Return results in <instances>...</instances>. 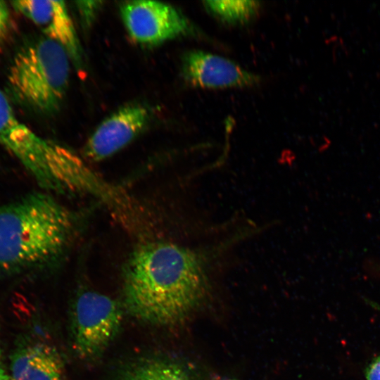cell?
<instances>
[{"mask_svg":"<svg viewBox=\"0 0 380 380\" xmlns=\"http://www.w3.org/2000/svg\"><path fill=\"white\" fill-rule=\"evenodd\" d=\"M208 259L201 249L171 241L139 245L123 270V309L152 326L182 324L209 296Z\"/></svg>","mask_w":380,"mask_h":380,"instance_id":"6da1fadb","label":"cell"},{"mask_svg":"<svg viewBox=\"0 0 380 380\" xmlns=\"http://www.w3.org/2000/svg\"><path fill=\"white\" fill-rule=\"evenodd\" d=\"M75 227L70 211L51 196L35 192L0 207V270L20 272L60 255Z\"/></svg>","mask_w":380,"mask_h":380,"instance_id":"7a4b0ae2","label":"cell"},{"mask_svg":"<svg viewBox=\"0 0 380 380\" xmlns=\"http://www.w3.org/2000/svg\"><path fill=\"white\" fill-rule=\"evenodd\" d=\"M70 56L56 42L43 36L23 46L8 72V86L21 103L46 115L57 113L69 87Z\"/></svg>","mask_w":380,"mask_h":380,"instance_id":"3957f363","label":"cell"},{"mask_svg":"<svg viewBox=\"0 0 380 380\" xmlns=\"http://www.w3.org/2000/svg\"><path fill=\"white\" fill-rule=\"evenodd\" d=\"M123 307L110 297L94 290L80 292L70 310L71 346L83 360L99 359L119 333Z\"/></svg>","mask_w":380,"mask_h":380,"instance_id":"277c9868","label":"cell"},{"mask_svg":"<svg viewBox=\"0 0 380 380\" xmlns=\"http://www.w3.org/2000/svg\"><path fill=\"white\" fill-rule=\"evenodd\" d=\"M0 146L10 151L42 186L56 185V142L45 139L16 116L0 90Z\"/></svg>","mask_w":380,"mask_h":380,"instance_id":"5b68a950","label":"cell"},{"mask_svg":"<svg viewBox=\"0 0 380 380\" xmlns=\"http://www.w3.org/2000/svg\"><path fill=\"white\" fill-rule=\"evenodd\" d=\"M120 13L130 38L143 46L161 44L191 31V24L182 13L162 1H125L120 6Z\"/></svg>","mask_w":380,"mask_h":380,"instance_id":"8992f818","label":"cell"},{"mask_svg":"<svg viewBox=\"0 0 380 380\" xmlns=\"http://www.w3.org/2000/svg\"><path fill=\"white\" fill-rule=\"evenodd\" d=\"M152 114L143 103H127L106 118L88 138L84 154L91 161L104 160L127 146L148 125Z\"/></svg>","mask_w":380,"mask_h":380,"instance_id":"52a82bcc","label":"cell"},{"mask_svg":"<svg viewBox=\"0 0 380 380\" xmlns=\"http://www.w3.org/2000/svg\"><path fill=\"white\" fill-rule=\"evenodd\" d=\"M182 69L184 78L195 87H248L260 81L259 76L236 63L201 50L187 51L182 58Z\"/></svg>","mask_w":380,"mask_h":380,"instance_id":"ba28073f","label":"cell"},{"mask_svg":"<svg viewBox=\"0 0 380 380\" xmlns=\"http://www.w3.org/2000/svg\"><path fill=\"white\" fill-rule=\"evenodd\" d=\"M11 4L40 28L44 36L63 47L72 63L82 68V45L65 1L23 0L12 1Z\"/></svg>","mask_w":380,"mask_h":380,"instance_id":"9c48e42d","label":"cell"},{"mask_svg":"<svg viewBox=\"0 0 380 380\" xmlns=\"http://www.w3.org/2000/svg\"><path fill=\"white\" fill-rule=\"evenodd\" d=\"M10 375L13 380H63V360L53 346L25 341L11 356Z\"/></svg>","mask_w":380,"mask_h":380,"instance_id":"30bf717a","label":"cell"},{"mask_svg":"<svg viewBox=\"0 0 380 380\" xmlns=\"http://www.w3.org/2000/svg\"><path fill=\"white\" fill-rule=\"evenodd\" d=\"M113 380H195L182 362L164 356L141 357L129 362Z\"/></svg>","mask_w":380,"mask_h":380,"instance_id":"8fae6325","label":"cell"},{"mask_svg":"<svg viewBox=\"0 0 380 380\" xmlns=\"http://www.w3.org/2000/svg\"><path fill=\"white\" fill-rule=\"evenodd\" d=\"M205 8L213 15L227 23H241L250 20L260 8L255 1H205Z\"/></svg>","mask_w":380,"mask_h":380,"instance_id":"7c38bea8","label":"cell"},{"mask_svg":"<svg viewBox=\"0 0 380 380\" xmlns=\"http://www.w3.org/2000/svg\"><path fill=\"white\" fill-rule=\"evenodd\" d=\"M81 5L78 6L81 11L82 16L85 22L91 23L95 16V13L100 6L99 1H80Z\"/></svg>","mask_w":380,"mask_h":380,"instance_id":"4fadbf2b","label":"cell"},{"mask_svg":"<svg viewBox=\"0 0 380 380\" xmlns=\"http://www.w3.org/2000/svg\"><path fill=\"white\" fill-rule=\"evenodd\" d=\"M10 21V11L6 2L0 1V40L6 34Z\"/></svg>","mask_w":380,"mask_h":380,"instance_id":"5bb4252c","label":"cell"},{"mask_svg":"<svg viewBox=\"0 0 380 380\" xmlns=\"http://www.w3.org/2000/svg\"><path fill=\"white\" fill-rule=\"evenodd\" d=\"M367 380H380V355L374 358L365 370Z\"/></svg>","mask_w":380,"mask_h":380,"instance_id":"9a60e30c","label":"cell"},{"mask_svg":"<svg viewBox=\"0 0 380 380\" xmlns=\"http://www.w3.org/2000/svg\"><path fill=\"white\" fill-rule=\"evenodd\" d=\"M0 380H13L11 375L6 373L3 368L0 369Z\"/></svg>","mask_w":380,"mask_h":380,"instance_id":"2e32d148","label":"cell"},{"mask_svg":"<svg viewBox=\"0 0 380 380\" xmlns=\"http://www.w3.org/2000/svg\"><path fill=\"white\" fill-rule=\"evenodd\" d=\"M366 303L369 305L372 308H373L374 309H376V310H379L380 311V305H379L378 303L374 302V301H372L370 300H367Z\"/></svg>","mask_w":380,"mask_h":380,"instance_id":"e0dca14e","label":"cell"},{"mask_svg":"<svg viewBox=\"0 0 380 380\" xmlns=\"http://www.w3.org/2000/svg\"><path fill=\"white\" fill-rule=\"evenodd\" d=\"M215 380H235V379H217Z\"/></svg>","mask_w":380,"mask_h":380,"instance_id":"ac0fdd59","label":"cell"},{"mask_svg":"<svg viewBox=\"0 0 380 380\" xmlns=\"http://www.w3.org/2000/svg\"><path fill=\"white\" fill-rule=\"evenodd\" d=\"M0 362H1V347H0ZM1 369V367L0 365V369Z\"/></svg>","mask_w":380,"mask_h":380,"instance_id":"d6986e66","label":"cell"}]
</instances>
